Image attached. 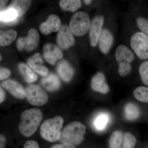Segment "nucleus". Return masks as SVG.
Instances as JSON below:
<instances>
[{"mask_svg": "<svg viewBox=\"0 0 148 148\" xmlns=\"http://www.w3.org/2000/svg\"><path fill=\"white\" fill-rule=\"evenodd\" d=\"M42 114L39 109L32 108L24 111L21 115L18 129L23 136L29 137L36 131L42 119Z\"/></svg>", "mask_w": 148, "mask_h": 148, "instance_id": "1", "label": "nucleus"}, {"mask_svg": "<svg viewBox=\"0 0 148 148\" xmlns=\"http://www.w3.org/2000/svg\"><path fill=\"white\" fill-rule=\"evenodd\" d=\"M85 126L80 122H72L61 130L59 141L73 145H77L82 143L86 132Z\"/></svg>", "mask_w": 148, "mask_h": 148, "instance_id": "2", "label": "nucleus"}, {"mask_svg": "<svg viewBox=\"0 0 148 148\" xmlns=\"http://www.w3.org/2000/svg\"><path fill=\"white\" fill-rule=\"evenodd\" d=\"M64 121L63 117L61 116H56L45 120L40 128L42 138L51 143L59 140Z\"/></svg>", "mask_w": 148, "mask_h": 148, "instance_id": "3", "label": "nucleus"}, {"mask_svg": "<svg viewBox=\"0 0 148 148\" xmlns=\"http://www.w3.org/2000/svg\"><path fill=\"white\" fill-rule=\"evenodd\" d=\"M115 56L119 65V73L122 77L126 76L131 72L130 63L135 58L134 53L127 47L121 45L117 47Z\"/></svg>", "mask_w": 148, "mask_h": 148, "instance_id": "4", "label": "nucleus"}, {"mask_svg": "<svg viewBox=\"0 0 148 148\" xmlns=\"http://www.w3.org/2000/svg\"><path fill=\"white\" fill-rule=\"evenodd\" d=\"M90 26L89 15L85 12H76L70 21V29L73 34L77 36L85 34L90 29Z\"/></svg>", "mask_w": 148, "mask_h": 148, "instance_id": "5", "label": "nucleus"}, {"mask_svg": "<svg viewBox=\"0 0 148 148\" xmlns=\"http://www.w3.org/2000/svg\"><path fill=\"white\" fill-rule=\"evenodd\" d=\"M130 45L138 58L148 59V37L142 32H136L130 38Z\"/></svg>", "mask_w": 148, "mask_h": 148, "instance_id": "6", "label": "nucleus"}, {"mask_svg": "<svg viewBox=\"0 0 148 148\" xmlns=\"http://www.w3.org/2000/svg\"><path fill=\"white\" fill-rule=\"evenodd\" d=\"M27 101L34 106H42L47 103L48 96L43 89L37 85H30L26 88Z\"/></svg>", "mask_w": 148, "mask_h": 148, "instance_id": "7", "label": "nucleus"}, {"mask_svg": "<svg viewBox=\"0 0 148 148\" xmlns=\"http://www.w3.org/2000/svg\"><path fill=\"white\" fill-rule=\"evenodd\" d=\"M40 36L36 29L32 28L29 30L27 36L18 38L16 46L19 51L24 49L28 52L32 51L37 47L39 41Z\"/></svg>", "mask_w": 148, "mask_h": 148, "instance_id": "8", "label": "nucleus"}, {"mask_svg": "<svg viewBox=\"0 0 148 148\" xmlns=\"http://www.w3.org/2000/svg\"><path fill=\"white\" fill-rule=\"evenodd\" d=\"M104 20V17L101 15L95 16L92 20L89 31L90 44L92 47L96 46L98 44L103 30Z\"/></svg>", "mask_w": 148, "mask_h": 148, "instance_id": "9", "label": "nucleus"}, {"mask_svg": "<svg viewBox=\"0 0 148 148\" xmlns=\"http://www.w3.org/2000/svg\"><path fill=\"white\" fill-rule=\"evenodd\" d=\"M57 43L62 49H66L74 45L75 40L70 27L66 25L61 26L57 36Z\"/></svg>", "mask_w": 148, "mask_h": 148, "instance_id": "10", "label": "nucleus"}, {"mask_svg": "<svg viewBox=\"0 0 148 148\" xmlns=\"http://www.w3.org/2000/svg\"><path fill=\"white\" fill-rule=\"evenodd\" d=\"M43 56L49 64L53 65L57 60L63 57V55L57 46L53 44L47 43L44 46Z\"/></svg>", "mask_w": 148, "mask_h": 148, "instance_id": "11", "label": "nucleus"}, {"mask_svg": "<svg viewBox=\"0 0 148 148\" xmlns=\"http://www.w3.org/2000/svg\"><path fill=\"white\" fill-rule=\"evenodd\" d=\"M1 86L17 99H22L26 97V89L16 81L10 79L6 80L3 82Z\"/></svg>", "mask_w": 148, "mask_h": 148, "instance_id": "12", "label": "nucleus"}, {"mask_svg": "<svg viewBox=\"0 0 148 148\" xmlns=\"http://www.w3.org/2000/svg\"><path fill=\"white\" fill-rule=\"evenodd\" d=\"M61 28L60 18L55 14H51L48 16L46 21L40 25V31L44 35H48L52 32L59 31Z\"/></svg>", "mask_w": 148, "mask_h": 148, "instance_id": "13", "label": "nucleus"}, {"mask_svg": "<svg viewBox=\"0 0 148 148\" xmlns=\"http://www.w3.org/2000/svg\"><path fill=\"white\" fill-rule=\"evenodd\" d=\"M42 57L40 53H36L27 60V64L35 73L43 77H46L48 75V70L42 65Z\"/></svg>", "mask_w": 148, "mask_h": 148, "instance_id": "14", "label": "nucleus"}, {"mask_svg": "<svg viewBox=\"0 0 148 148\" xmlns=\"http://www.w3.org/2000/svg\"><path fill=\"white\" fill-rule=\"evenodd\" d=\"M90 86L92 90L103 94H106L109 91V87L106 83L105 76L101 72L92 77Z\"/></svg>", "mask_w": 148, "mask_h": 148, "instance_id": "15", "label": "nucleus"}, {"mask_svg": "<svg viewBox=\"0 0 148 148\" xmlns=\"http://www.w3.org/2000/svg\"><path fill=\"white\" fill-rule=\"evenodd\" d=\"M98 42L100 50L103 53L106 54L109 52L113 43V36L109 30L103 29L100 35Z\"/></svg>", "mask_w": 148, "mask_h": 148, "instance_id": "16", "label": "nucleus"}, {"mask_svg": "<svg viewBox=\"0 0 148 148\" xmlns=\"http://www.w3.org/2000/svg\"><path fill=\"white\" fill-rule=\"evenodd\" d=\"M57 71L61 79L66 82H70L73 76L74 69L66 60H63L58 63Z\"/></svg>", "mask_w": 148, "mask_h": 148, "instance_id": "17", "label": "nucleus"}, {"mask_svg": "<svg viewBox=\"0 0 148 148\" xmlns=\"http://www.w3.org/2000/svg\"><path fill=\"white\" fill-rule=\"evenodd\" d=\"M41 84L46 90L49 92H54L60 88L61 82L56 75L50 73L43 78L41 80Z\"/></svg>", "mask_w": 148, "mask_h": 148, "instance_id": "18", "label": "nucleus"}, {"mask_svg": "<svg viewBox=\"0 0 148 148\" xmlns=\"http://www.w3.org/2000/svg\"><path fill=\"white\" fill-rule=\"evenodd\" d=\"M1 23L4 24H12L18 21L19 18L18 12L12 8H6L1 11Z\"/></svg>", "mask_w": 148, "mask_h": 148, "instance_id": "19", "label": "nucleus"}, {"mask_svg": "<svg viewBox=\"0 0 148 148\" xmlns=\"http://www.w3.org/2000/svg\"><path fill=\"white\" fill-rule=\"evenodd\" d=\"M18 69L24 80L28 83L36 81L38 76L36 73L27 64L21 63L18 64Z\"/></svg>", "mask_w": 148, "mask_h": 148, "instance_id": "20", "label": "nucleus"}, {"mask_svg": "<svg viewBox=\"0 0 148 148\" xmlns=\"http://www.w3.org/2000/svg\"><path fill=\"white\" fill-rule=\"evenodd\" d=\"M32 2L31 1L28 0L13 1L11 3L7 8L15 10L18 12V18H19L26 13L30 6Z\"/></svg>", "mask_w": 148, "mask_h": 148, "instance_id": "21", "label": "nucleus"}, {"mask_svg": "<svg viewBox=\"0 0 148 148\" xmlns=\"http://www.w3.org/2000/svg\"><path fill=\"white\" fill-rule=\"evenodd\" d=\"M17 32L13 29L1 32L0 34V45L6 46L10 45L16 39Z\"/></svg>", "mask_w": 148, "mask_h": 148, "instance_id": "22", "label": "nucleus"}, {"mask_svg": "<svg viewBox=\"0 0 148 148\" xmlns=\"http://www.w3.org/2000/svg\"><path fill=\"white\" fill-rule=\"evenodd\" d=\"M110 119L108 114L104 112L98 114L93 121L95 129L99 131L104 130L108 125Z\"/></svg>", "mask_w": 148, "mask_h": 148, "instance_id": "23", "label": "nucleus"}, {"mask_svg": "<svg viewBox=\"0 0 148 148\" xmlns=\"http://www.w3.org/2000/svg\"><path fill=\"white\" fill-rule=\"evenodd\" d=\"M59 5L64 11L75 12L81 7L82 2L79 0H62Z\"/></svg>", "mask_w": 148, "mask_h": 148, "instance_id": "24", "label": "nucleus"}, {"mask_svg": "<svg viewBox=\"0 0 148 148\" xmlns=\"http://www.w3.org/2000/svg\"><path fill=\"white\" fill-rule=\"evenodd\" d=\"M140 114L139 108L134 103H127L125 107V116L126 119L128 120L132 121L137 119Z\"/></svg>", "mask_w": 148, "mask_h": 148, "instance_id": "25", "label": "nucleus"}, {"mask_svg": "<svg viewBox=\"0 0 148 148\" xmlns=\"http://www.w3.org/2000/svg\"><path fill=\"white\" fill-rule=\"evenodd\" d=\"M123 139V133L121 131H114L110 138L109 148H120Z\"/></svg>", "mask_w": 148, "mask_h": 148, "instance_id": "26", "label": "nucleus"}, {"mask_svg": "<svg viewBox=\"0 0 148 148\" xmlns=\"http://www.w3.org/2000/svg\"><path fill=\"white\" fill-rule=\"evenodd\" d=\"M133 95L138 101L148 103V88L140 86L133 91Z\"/></svg>", "mask_w": 148, "mask_h": 148, "instance_id": "27", "label": "nucleus"}, {"mask_svg": "<svg viewBox=\"0 0 148 148\" xmlns=\"http://www.w3.org/2000/svg\"><path fill=\"white\" fill-rule=\"evenodd\" d=\"M136 139L134 135L129 132L125 133L123 139L122 148H134Z\"/></svg>", "mask_w": 148, "mask_h": 148, "instance_id": "28", "label": "nucleus"}, {"mask_svg": "<svg viewBox=\"0 0 148 148\" xmlns=\"http://www.w3.org/2000/svg\"><path fill=\"white\" fill-rule=\"evenodd\" d=\"M139 73L143 82L148 86V61H144L140 64Z\"/></svg>", "mask_w": 148, "mask_h": 148, "instance_id": "29", "label": "nucleus"}, {"mask_svg": "<svg viewBox=\"0 0 148 148\" xmlns=\"http://www.w3.org/2000/svg\"><path fill=\"white\" fill-rule=\"evenodd\" d=\"M136 23L142 33L148 37V19L143 17L137 18Z\"/></svg>", "mask_w": 148, "mask_h": 148, "instance_id": "30", "label": "nucleus"}, {"mask_svg": "<svg viewBox=\"0 0 148 148\" xmlns=\"http://www.w3.org/2000/svg\"><path fill=\"white\" fill-rule=\"evenodd\" d=\"M10 72L8 70L1 68L0 69V79L3 80L6 79L10 76Z\"/></svg>", "mask_w": 148, "mask_h": 148, "instance_id": "31", "label": "nucleus"}, {"mask_svg": "<svg viewBox=\"0 0 148 148\" xmlns=\"http://www.w3.org/2000/svg\"><path fill=\"white\" fill-rule=\"evenodd\" d=\"M24 148H40L38 144L36 141L29 140L24 144Z\"/></svg>", "mask_w": 148, "mask_h": 148, "instance_id": "32", "label": "nucleus"}, {"mask_svg": "<svg viewBox=\"0 0 148 148\" xmlns=\"http://www.w3.org/2000/svg\"><path fill=\"white\" fill-rule=\"evenodd\" d=\"M51 148H76L75 146L66 143H62L61 144L54 145Z\"/></svg>", "mask_w": 148, "mask_h": 148, "instance_id": "33", "label": "nucleus"}, {"mask_svg": "<svg viewBox=\"0 0 148 148\" xmlns=\"http://www.w3.org/2000/svg\"><path fill=\"white\" fill-rule=\"evenodd\" d=\"M6 139L3 135H0V148H5Z\"/></svg>", "mask_w": 148, "mask_h": 148, "instance_id": "34", "label": "nucleus"}, {"mask_svg": "<svg viewBox=\"0 0 148 148\" xmlns=\"http://www.w3.org/2000/svg\"><path fill=\"white\" fill-rule=\"evenodd\" d=\"M5 98V92L2 87H1L0 88V103H1L4 101Z\"/></svg>", "mask_w": 148, "mask_h": 148, "instance_id": "35", "label": "nucleus"}, {"mask_svg": "<svg viewBox=\"0 0 148 148\" xmlns=\"http://www.w3.org/2000/svg\"><path fill=\"white\" fill-rule=\"evenodd\" d=\"M8 2V1H0V3H1V8H2Z\"/></svg>", "mask_w": 148, "mask_h": 148, "instance_id": "36", "label": "nucleus"}, {"mask_svg": "<svg viewBox=\"0 0 148 148\" xmlns=\"http://www.w3.org/2000/svg\"><path fill=\"white\" fill-rule=\"evenodd\" d=\"M91 2H92V1H90V0H84V2L86 5L89 4L91 3Z\"/></svg>", "mask_w": 148, "mask_h": 148, "instance_id": "37", "label": "nucleus"}, {"mask_svg": "<svg viewBox=\"0 0 148 148\" xmlns=\"http://www.w3.org/2000/svg\"></svg>", "mask_w": 148, "mask_h": 148, "instance_id": "38", "label": "nucleus"}]
</instances>
